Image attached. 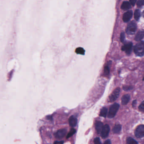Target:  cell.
<instances>
[{
  "instance_id": "obj_20",
  "label": "cell",
  "mask_w": 144,
  "mask_h": 144,
  "mask_svg": "<svg viewBox=\"0 0 144 144\" xmlns=\"http://www.w3.org/2000/svg\"><path fill=\"white\" fill-rule=\"evenodd\" d=\"M75 52L78 54H84L85 51L83 48L78 47L76 49Z\"/></svg>"
},
{
  "instance_id": "obj_29",
  "label": "cell",
  "mask_w": 144,
  "mask_h": 144,
  "mask_svg": "<svg viewBox=\"0 0 144 144\" xmlns=\"http://www.w3.org/2000/svg\"><path fill=\"white\" fill-rule=\"evenodd\" d=\"M111 141H110V140H108L106 141L104 144H111Z\"/></svg>"
},
{
  "instance_id": "obj_6",
  "label": "cell",
  "mask_w": 144,
  "mask_h": 144,
  "mask_svg": "<svg viewBox=\"0 0 144 144\" xmlns=\"http://www.w3.org/2000/svg\"><path fill=\"white\" fill-rule=\"evenodd\" d=\"M132 47L133 44L132 42H129L126 44L122 46L121 50L122 51H124L126 54L129 55L132 52Z\"/></svg>"
},
{
  "instance_id": "obj_31",
  "label": "cell",
  "mask_w": 144,
  "mask_h": 144,
  "mask_svg": "<svg viewBox=\"0 0 144 144\" xmlns=\"http://www.w3.org/2000/svg\"><path fill=\"white\" fill-rule=\"evenodd\" d=\"M142 16H143V17H144V11L143 12V14H142Z\"/></svg>"
},
{
  "instance_id": "obj_28",
  "label": "cell",
  "mask_w": 144,
  "mask_h": 144,
  "mask_svg": "<svg viewBox=\"0 0 144 144\" xmlns=\"http://www.w3.org/2000/svg\"><path fill=\"white\" fill-rule=\"evenodd\" d=\"M64 142L63 141H56L54 142V144H64Z\"/></svg>"
},
{
  "instance_id": "obj_16",
  "label": "cell",
  "mask_w": 144,
  "mask_h": 144,
  "mask_svg": "<svg viewBox=\"0 0 144 144\" xmlns=\"http://www.w3.org/2000/svg\"><path fill=\"white\" fill-rule=\"evenodd\" d=\"M121 128L122 127L121 125L117 124L113 128V132L115 134H118L121 130Z\"/></svg>"
},
{
  "instance_id": "obj_12",
  "label": "cell",
  "mask_w": 144,
  "mask_h": 144,
  "mask_svg": "<svg viewBox=\"0 0 144 144\" xmlns=\"http://www.w3.org/2000/svg\"><path fill=\"white\" fill-rule=\"evenodd\" d=\"M130 99V95L129 94H126L123 95L121 99V103L122 105H127Z\"/></svg>"
},
{
  "instance_id": "obj_21",
  "label": "cell",
  "mask_w": 144,
  "mask_h": 144,
  "mask_svg": "<svg viewBox=\"0 0 144 144\" xmlns=\"http://www.w3.org/2000/svg\"><path fill=\"white\" fill-rule=\"evenodd\" d=\"M76 132V130L74 128H72V129L69 132V133L67 134L66 138H69L70 137L72 136L73 135H74V134H75Z\"/></svg>"
},
{
  "instance_id": "obj_14",
  "label": "cell",
  "mask_w": 144,
  "mask_h": 144,
  "mask_svg": "<svg viewBox=\"0 0 144 144\" xmlns=\"http://www.w3.org/2000/svg\"><path fill=\"white\" fill-rule=\"evenodd\" d=\"M121 8L124 10H128L131 8V5L128 1H124L122 4Z\"/></svg>"
},
{
  "instance_id": "obj_2",
  "label": "cell",
  "mask_w": 144,
  "mask_h": 144,
  "mask_svg": "<svg viewBox=\"0 0 144 144\" xmlns=\"http://www.w3.org/2000/svg\"><path fill=\"white\" fill-rule=\"evenodd\" d=\"M119 107L120 105L117 103H115L111 106L108 113V117L109 118H113L115 117L117 112L118 111Z\"/></svg>"
},
{
  "instance_id": "obj_4",
  "label": "cell",
  "mask_w": 144,
  "mask_h": 144,
  "mask_svg": "<svg viewBox=\"0 0 144 144\" xmlns=\"http://www.w3.org/2000/svg\"><path fill=\"white\" fill-rule=\"evenodd\" d=\"M120 88L119 87H118L113 91L109 97V100L110 102H113L118 99L120 93Z\"/></svg>"
},
{
  "instance_id": "obj_5",
  "label": "cell",
  "mask_w": 144,
  "mask_h": 144,
  "mask_svg": "<svg viewBox=\"0 0 144 144\" xmlns=\"http://www.w3.org/2000/svg\"><path fill=\"white\" fill-rule=\"evenodd\" d=\"M135 135L137 138L144 137V125H140L135 131Z\"/></svg>"
},
{
  "instance_id": "obj_10",
  "label": "cell",
  "mask_w": 144,
  "mask_h": 144,
  "mask_svg": "<svg viewBox=\"0 0 144 144\" xmlns=\"http://www.w3.org/2000/svg\"><path fill=\"white\" fill-rule=\"evenodd\" d=\"M68 121H69V125L71 127H75L77 124V119L74 116H72L70 117Z\"/></svg>"
},
{
  "instance_id": "obj_30",
  "label": "cell",
  "mask_w": 144,
  "mask_h": 144,
  "mask_svg": "<svg viewBox=\"0 0 144 144\" xmlns=\"http://www.w3.org/2000/svg\"><path fill=\"white\" fill-rule=\"evenodd\" d=\"M136 100H134V101H133V102H132V106L133 107H135L136 105Z\"/></svg>"
},
{
  "instance_id": "obj_25",
  "label": "cell",
  "mask_w": 144,
  "mask_h": 144,
  "mask_svg": "<svg viewBox=\"0 0 144 144\" xmlns=\"http://www.w3.org/2000/svg\"><path fill=\"white\" fill-rule=\"evenodd\" d=\"M144 5V0H140L137 1V5L138 7H141Z\"/></svg>"
},
{
  "instance_id": "obj_32",
  "label": "cell",
  "mask_w": 144,
  "mask_h": 144,
  "mask_svg": "<svg viewBox=\"0 0 144 144\" xmlns=\"http://www.w3.org/2000/svg\"><path fill=\"white\" fill-rule=\"evenodd\" d=\"M143 80L144 81V78H143Z\"/></svg>"
},
{
  "instance_id": "obj_27",
  "label": "cell",
  "mask_w": 144,
  "mask_h": 144,
  "mask_svg": "<svg viewBox=\"0 0 144 144\" xmlns=\"http://www.w3.org/2000/svg\"><path fill=\"white\" fill-rule=\"evenodd\" d=\"M136 2V0H130V1L131 4H132L133 6H134V5H135Z\"/></svg>"
},
{
  "instance_id": "obj_15",
  "label": "cell",
  "mask_w": 144,
  "mask_h": 144,
  "mask_svg": "<svg viewBox=\"0 0 144 144\" xmlns=\"http://www.w3.org/2000/svg\"><path fill=\"white\" fill-rule=\"evenodd\" d=\"M111 61H109L107 63V65L105 66L104 68V74L105 75H108L110 72V65L111 64Z\"/></svg>"
},
{
  "instance_id": "obj_17",
  "label": "cell",
  "mask_w": 144,
  "mask_h": 144,
  "mask_svg": "<svg viewBox=\"0 0 144 144\" xmlns=\"http://www.w3.org/2000/svg\"><path fill=\"white\" fill-rule=\"evenodd\" d=\"M141 16V11L139 9H136L134 11V17L136 20L139 21Z\"/></svg>"
},
{
  "instance_id": "obj_19",
  "label": "cell",
  "mask_w": 144,
  "mask_h": 144,
  "mask_svg": "<svg viewBox=\"0 0 144 144\" xmlns=\"http://www.w3.org/2000/svg\"><path fill=\"white\" fill-rule=\"evenodd\" d=\"M127 144H138V142L132 137H128L126 140Z\"/></svg>"
},
{
  "instance_id": "obj_3",
  "label": "cell",
  "mask_w": 144,
  "mask_h": 144,
  "mask_svg": "<svg viewBox=\"0 0 144 144\" xmlns=\"http://www.w3.org/2000/svg\"><path fill=\"white\" fill-rule=\"evenodd\" d=\"M137 25L135 22L132 21L128 23L127 25L126 29V32L128 35H133L136 31Z\"/></svg>"
},
{
  "instance_id": "obj_1",
  "label": "cell",
  "mask_w": 144,
  "mask_h": 144,
  "mask_svg": "<svg viewBox=\"0 0 144 144\" xmlns=\"http://www.w3.org/2000/svg\"><path fill=\"white\" fill-rule=\"evenodd\" d=\"M134 52L136 56L142 57L144 55V42H141L137 44L134 47Z\"/></svg>"
},
{
  "instance_id": "obj_13",
  "label": "cell",
  "mask_w": 144,
  "mask_h": 144,
  "mask_svg": "<svg viewBox=\"0 0 144 144\" xmlns=\"http://www.w3.org/2000/svg\"><path fill=\"white\" fill-rule=\"evenodd\" d=\"M144 37V31H143V30L140 31L137 33V34H136V35L135 36V41H141L142 39H143Z\"/></svg>"
},
{
  "instance_id": "obj_24",
  "label": "cell",
  "mask_w": 144,
  "mask_h": 144,
  "mask_svg": "<svg viewBox=\"0 0 144 144\" xmlns=\"http://www.w3.org/2000/svg\"><path fill=\"white\" fill-rule=\"evenodd\" d=\"M139 109L140 111L142 112H144V101L141 104L140 106L139 107Z\"/></svg>"
},
{
  "instance_id": "obj_9",
  "label": "cell",
  "mask_w": 144,
  "mask_h": 144,
  "mask_svg": "<svg viewBox=\"0 0 144 144\" xmlns=\"http://www.w3.org/2000/svg\"><path fill=\"white\" fill-rule=\"evenodd\" d=\"M110 131V128L108 125H105L104 126L101 132V136L103 138H105L109 135Z\"/></svg>"
},
{
  "instance_id": "obj_26",
  "label": "cell",
  "mask_w": 144,
  "mask_h": 144,
  "mask_svg": "<svg viewBox=\"0 0 144 144\" xmlns=\"http://www.w3.org/2000/svg\"><path fill=\"white\" fill-rule=\"evenodd\" d=\"M94 143L95 144H101L100 139L99 137L95 138L94 140Z\"/></svg>"
},
{
  "instance_id": "obj_8",
  "label": "cell",
  "mask_w": 144,
  "mask_h": 144,
  "mask_svg": "<svg viewBox=\"0 0 144 144\" xmlns=\"http://www.w3.org/2000/svg\"><path fill=\"white\" fill-rule=\"evenodd\" d=\"M133 16V11L132 10H129L125 13L123 15L122 20L125 23L128 22L132 19Z\"/></svg>"
},
{
  "instance_id": "obj_23",
  "label": "cell",
  "mask_w": 144,
  "mask_h": 144,
  "mask_svg": "<svg viewBox=\"0 0 144 144\" xmlns=\"http://www.w3.org/2000/svg\"><path fill=\"white\" fill-rule=\"evenodd\" d=\"M120 41L122 43L125 42V33L124 32H122L120 34Z\"/></svg>"
},
{
  "instance_id": "obj_18",
  "label": "cell",
  "mask_w": 144,
  "mask_h": 144,
  "mask_svg": "<svg viewBox=\"0 0 144 144\" xmlns=\"http://www.w3.org/2000/svg\"><path fill=\"white\" fill-rule=\"evenodd\" d=\"M107 108L106 107H103L102 109H101L100 113V116L105 118L107 116Z\"/></svg>"
},
{
  "instance_id": "obj_22",
  "label": "cell",
  "mask_w": 144,
  "mask_h": 144,
  "mask_svg": "<svg viewBox=\"0 0 144 144\" xmlns=\"http://www.w3.org/2000/svg\"><path fill=\"white\" fill-rule=\"evenodd\" d=\"M133 87L132 86H127L125 85L123 86V89L125 91H128L133 89Z\"/></svg>"
},
{
  "instance_id": "obj_11",
  "label": "cell",
  "mask_w": 144,
  "mask_h": 144,
  "mask_svg": "<svg viewBox=\"0 0 144 144\" xmlns=\"http://www.w3.org/2000/svg\"><path fill=\"white\" fill-rule=\"evenodd\" d=\"M103 124L100 121H97L95 123V129L98 134H100L101 132L104 127Z\"/></svg>"
},
{
  "instance_id": "obj_7",
  "label": "cell",
  "mask_w": 144,
  "mask_h": 144,
  "mask_svg": "<svg viewBox=\"0 0 144 144\" xmlns=\"http://www.w3.org/2000/svg\"><path fill=\"white\" fill-rule=\"evenodd\" d=\"M66 133H67V130L66 129L64 128L58 131L57 132L54 134V136L56 138L58 139H61L66 136Z\"/></svg>"
}]
</instances>
